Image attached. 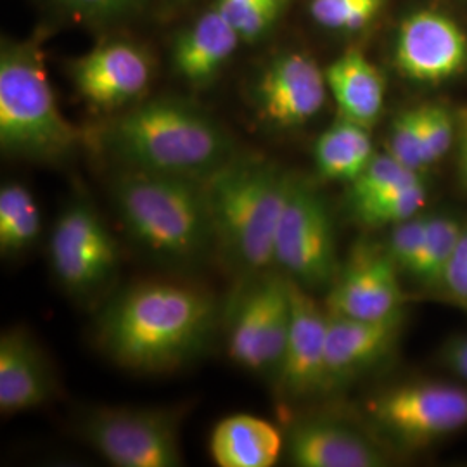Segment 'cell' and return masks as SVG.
I'll use <instances>...</instances> for the list:
<instances>
[{
	"label": "cell",
	"mask_w": 467,
	"mask_h": 467,
	"mask_svg": "<svg viewBox=\"0 0 467 467\" xmlns=\"http://www.w3.org/2000/svg\"><path fill=\"white\" fill-rule=\"evenodd\" d=\"M217 317V301L200 287L137 284L100 314L98 343L121 368L165 372L191 362L208 347Z\"/></svg>",
	"instance_id": "1"
},
{
	"label": "cell",
	"mask_w": 467,
	"mask_h": 467,
	"mask_svg": "<svg viewBox=\"0 0 467 467\" xmlns=\"http://www.w3.org/2000/svg\"><path fill=\"white\" fill-rule=\"evenodd\" d=\"M102 144L135 170L206 181L235 158V146L213 118L177 99L146 100L111 119Z\"/></svg>",
	"instance_id": "2"
},
{
	"label": "cell",
	"mask_w": 467,
	"mask_h": 467,
	"mask_svg": "<svg viewBox=\"0 0 467 467\" xmlns=\"http://www.w3.org/2000/svg\"><path fill=\"white\" fill-rule=\"evenodd\" d=\"M293 173L260 158L235 156L204 181L215 246L243 279L275 267V235Z\"/></svg>",
	"instance_id": "3"
},
{
	"label": "cell",
	"mask_w": 467,
	"mask_h": 467,
	"mask_svg": "<svg viewBox=\"0 0 467 467\" xmlns=\"http://www.w3.org/2000/svg\"><path fill=\"white\" fill-rule=\"evenodd\" d=\"M111 200L129 235L163 264L192 267L217 250L204 181L127 168Z\"/></svg>",
	"instance_id": "4"
},
{
	"label": "cell",
	"mask_w": 467,
	"mask_h": 467,
	"mask_svg": "<svg viewBox=\"0 0 467 467\" xmlns=\"http://www.w3.org/2000/svg\"><path fill=\"white\" fill-rule=\"evenodd\" d=\"M78 130L61 115L36 40L0 52V146L36 161H57L77 148Z\"/></svg>",
	"instance_id": "5"
},
{
	"label": "cell",
	"mask_w": 467,
	"mask_h": 467,
	"mask_svg": "<svg viewBox=\"0 0 467 467\" xmlns=\"http://www.w3.org/2000/svg\"><path fill=\"white\" fill-rule=\"evenodd\" d=\"M366 410L391 441L420 451L467 428V389L438 381L397 384L372 397Z\"/></svg>",
	"instance_id": "6"
},
{
	"label": "cell",
	"mask_w": 467,
	"mask_h": 467,
	"mask_svg": "<svg viewBox=\"0 0 467 467\" xmlns=\"http://www.w3.org/2000/svg\"><path fill=\"white\" fill-rule=\"evenodd\" d=\"M274 254L275 267L308 291L331 285L341 267L327 201L296 175L279 222Z\"/></svg>",
	"instance_id": "7"
},
{
	"label": "cell",
	"mask_w": 467,
	"mask_h": 467,
	"mask_svg": "<svg viewBox=\"0 0 467 467\" xmlns=\"http://www.w3.org/2000/svg\"><path fill=\"white\" fill-rule=\"evenodd\" d=\"M179 420L163 409H98L82 420L88 445L117 467L182 466Z\"/></svg>",
	"instance_id": "8"
},
{
	"label": "cell",
	"mask_w": 467,
	"mask_h": 467,
	"mask_svg": "<svg viewBox=\"0 0 467 467\" xmlns=\"http://www.w3.org/2000/svg\"><path fill=\"white\" fill-rule=\"evenodd\" d=\"M50 267L77 298H92L117 275L119 250L98 210L73 200L56 220L49 244Z\"/></svg>",
	"instance_id": "9"
},
{
	"label": "cell",
	"mask_w": 467,
	"mask_h": 467,
	"mask_svg": "<svg viewBox=\"0 0 467 467\" xmlns=\"http://www.w3.org/2000/svg\"><path fill=\"white\" fill-rule=\"evenodd\" d=\"M291 324L289 279L270 270L254 279L234 310L227 350L239 368L275 378Z\"/></svg>",
	"instance_id": "10"
},
{
	"label": "cell",
	"mask_w": 467,
	"mask_h": 467,
	"mask_svg": "<svg viewBox=\"0 0 467 467\" xmlns=\"http://www.w3.org/2000/svg\"><path fill=\"white\" fill-rule=\"evenodd\" d=\"M395 67L418 84H441L467 67V34L445 13L419 9L400 23Z\"/></svg>",
	"instance_id": "11"
},
{
	"label": "cell",
	"mask_w": 467,
	"mask_h": 467,
	"mask_svg": "<svg viewBox=\"0 0 467 467\" xmlns=\"http://www.w3.org/2000/svg\"><path fill=\"white\" fill-rule=\"evenodd\" d=\"M326 71L305 52H283L258 77L253 100L258 115L277 129H295L317 117L327 99Z\"/></svg>",
	"instance_id": "12"
},
{
	"label": "cell",
	"mask_w": 467,
	"mask_h": 467,
	"mask_svg": "<svg viewBox=\"0 0 467 467\" xmlns=\"http://www.w3.org/2000/svg\"><path fill=\"white\" fill-rule=\"evenodd\" d=\"M400 270L386 248L358 244L329 285L327 312L351 318H384L403 310Z\"/></svg>",
	"instance_id": "13"
},
{
	"label": "cell",
	"mask_w": 467,
	"mask_h": 467,
	"mask_svg": "<svg viewBox=\"0 0 467 467\" xmlns=\"http://www.w3.org/2000/svg\"><path fill=\"white\" fill-rule=\"evenodd\" d=\"M289 295L291 324L274 379L285 397L306 399L331 388L327 374L329 314L318 306L308 289L293 279H289Z\"/></svg>",
	"instance_id": "14"
},
{
	"label": "cell",
	"mask_w": 467,
	"mask_h": 467,
	"mask_svg": "<svg viewBox=\"0 0 467 467\" xmlns=\"http://www.w3.org/2000/svg\"><path fill=\"white\" fill-rule=\"evenodd\" d=\"M75 88L90 106L117 109L139 99L150 87V56L125 40L104 42L69 67Z\"/></svg>",
	"instance_id": "15"
},
{
	"label": "cell",
	"mask_w": 467,
	"mask_h": 467,
	"mask_svg": "<svg viewBox=\"0 0 467 467\" xmlns=\"http://www.w3.org/2000/svg\"><path fill=\"white\" fill-rule=\"evenodd\" d=\"M284 445L295 466H386V455L370 438L348 424L329 419L296 422Z\"/></svg>",
	"instance_id": "16"
},
{
	"label": "cell",
	"mask_w": 467,
	"mask_h": 467,
	"mask_svg": "<svg viewBox=\"0 0 467 467\" xmlns=\"http://www.w3.org/2000/svg\"><path fill=\"white\" fill-rule=\"evenodd\" d=\"M403 320V310L372 320L329 314L327 374L331 388L381 362L395 348Z\"/></svg>",
	"instance_id": "17"
},
{
	"label": "cell",
	"mask_w": 467,
	"mask_h": 467,
	"mask_svg": "<svg viewBox=\"0 0 467 467\" xmlns=\"http://www.w3.org/2000/svg\"><path fill=\"white\" fill-rule=\"evenodd\" d=\"M54 393V379L44 353L21 327L0 337V410L16 414L42 407Z\"/></svg>",
	"instance_id": "18"
},
{
	"label": "cell",
	"mask_w": 467,
	"mask_h": 467,
	"mask_svg": "<svg viewBox=\"0 0 467 467\" xmlns=\"http://www.w3.org/2000/svg\"><path fill=\"white\" fill-rule=\"evenodd\" d=\"M241 36L233 23L212 5L189 28L177 35L171 67L189 84H210L229 63Z\"/></svg>",
	"instance_id": "19"
},
{
	"label": "cell",
	"mask_w": 467,
	"mask_h": 467,
	"mask_svg": "<svg viewBox=\"0 0 467 467\" xmlns=\"http://www.w3.org/2000/svg\"><path fill=\"white\" fill-rule=\"evenodd\" d=\"M329 94L341 118L372 129L381 117L386 96L381 71L358 49H348L326 67Z\"/></svg>",
	"instance_id": "20"
},
{
	"label": "cell",
	"mask_w": 467,
	"mask_h": 467,
	"mask_svg": "<svg viewBox=\"0 0 467 467\" xmlns=\"http://www.w3.org/2000/svg\"><path fill=\"white\" fill-rule=\"evenodd\" d=\"M281 431L265 419L237 414L220 420L212 433L210 451L220 467H270L283 451Z\"/></svg>",
	"instance_id": "21"
},
{
	"label": "cell",
	"mask_w": 467,
	"mask_h": 467,
	"mask_svg": "<svg viewBox=\"0 0 467 467\" xmlns=\"http://www.w3.org/2000/svg\"><path fill=\"white\" fill-rule=\"evenodd\" d=\"M376 150L370 137V129L339 118L318 135L314 160L318 175L326 181L351 184L368 167Z\"/></svg>",
	"instance_id": "22"
},
{
	"label": "cell",
	"mask_w": 467,
	"mask_h": 467,
	"mask_svg": "<svg viewBox=\"0 0 467 467\" xmlns=\"http://www.w3.org/2000/svg\"><path fill=\"white\" fill-rule=\"evenodd\" d=\"M42 231L40 210L23 184L5 182L0 189V251L5 256L28 250Z\"/></svg>",
	"instance_id": "23"
},
{
	"label": "cell",
	"mask_w": 467,
	"mask_h": 467,
	"mask_svg": "<svg viewBox=\"0 0 467 467\" xmlns=\"http://www.w3.org/2000/svg\"><path fill=\"white\" fill-rule=\"evenodd\" d=\"M464 227L457 218L430 215L418 264L410 277L428 289H441Z\"/></svg>",
	"instance_id": "24"
},
{
	"label": "cell",
	"mask_w": 467,
	"mask_h": 467,
	"mask_svg": "<svg viewBox=\"0 0 467 467\" xmlns=\"http://www.w3.org/2000/svg\"><path fill=\"white\" fill-rule=\"evenodd\" d=\"M428 201V189L419 179L370 200L350 206L353 217L368 227H393L416 217Z\"/></svg>",
	"instance_id": "25"
},
{
	"label": "cell",
	"mask_w": 467,
	"mask_h": 467,
	"mask_svg": "<svg viewBox=\"0 0 467 467\" xmlns=\"http://www.w3.org/2000/svg\"><path fill=\"white\" fill-rule=\"evenodd\" d=\"M289 0H215V7L227 17L243 42H258L275 26Z\"/></svg>",
	"instance_id": "26"
},
{
	"label": "cell",
	"mask_w": 467,
	"mask_h": 467,
	"mask_svg": "<svg viewBox=\"0 0 467 467\" xmlns=\"http://www.w3.org/2000/svg\"><path fill=\"white\" fill-rule=\"evenodd\" d=\"M419 179H422L419 171L401 165L391 154L376 152L364 171L348 184V204H358Z\"/></svg>",
	"instance_id": "27"
},
{
	"label": "cell",
	"mask_w": 467,
	"mask_h": 467,
	"mask_svg": "<svg viewBox=\"0 0 467 467\" xmlns=\"http://www.w3.org/2000/svg\"><path fill=\"white\" fill-rule=\"evenodd\" d=\"M386 0H310V16L318 26L353 34L368 28L379 16Z\"/></svg>",
	"instance_id": "28"
},
{
	"label": "cell",
	"mask_w": 467,
	"mask_h": 467,
	"mask_svg": "<svg viewBox=\"0 0 467 467\" xmlns=\"http://www.w3.org/2000/svg\"><path fill=\"white\" fill-rule=\"evenodd\" d=\"M386 152L401 165L419 173L426 168L422 152V104L409 108L393 118L386 140Z\"/></svg>",
	"instance_id": "29"
},
{
	"label": "cell",
	"mask_w": 467,
	"mask_h": 467,
	"mask_svg": "<svg viewBox=\"0 0 467 467\" xmlns=\"http://www.w3.org/2000/svg\"><path fill=\"white\" fill-rule=\"evenodd\" d=\"M457 140V115L443 104H422V152L426 168L441 161Z\"/></svg>",
	"instance_id": "30"
},
{
	"label": "cell",
	"mask_w": 467,
	"mask_h": 467,
	"mask_svg": "<svg viewBox=\"0 0 467 467\" xmlns=\"http://www.w3.org/2000/svg\"><path fill=\"white\" fill-rule=\"evenodd\" d=\"M428 218L430 215L419 213L416 217L409 218L391 227L389 239L384 248L389 253L401 274L412 275L414 272L428 227Z\"/></svg>",
	"instance_id": "31"
},
{
	"label": "cell",
	"mask_w": 467,
	"mask_h": 467,
	"mask_svg": "<svg viewBox=\"0 0 467 467\" xmlns=\"http://www.w3.org/2000/svg\"><path fill=\"white\" fill-rule=\"evenodd\" d=\"M75 16L92 19V21H108L125 16L134 11L140 0H57Z\"/></svg>",
	"instance_id": "32"
},
{
	"label": "cell",
	"mask_w": 467,
	"mask_h": 467,
	"mask_svg": "<svg viewBox=\"0 0 467 467\" xmlns=\"http://www.w3.org/2000/svg\"><path fill=\"white\" fill-rule=\"evenodd\" d=\"M441 289L451 296L453 303L467 310V225L453 253L451 265L447 268Z\"/></svg>",
	"instance_id": "33"
},
{
	"label": "cell",
	"mask_w": 467,
	"mask_h": 467,
	"mask_svg": "<svg viewBox=\"0 0 467 467\" xmlns=\"http://www.w3.org/2000/svg\"><path fill=\"white\" fill-rule=\"evenodd\" d=\"M441 362L447 368L467 383V336L451 337L440 351Z\"/></svg>",
	"instance_id": "34"
},
{
	"label": "cell",
	"mask_w": 467,
	"mask_h": 467,
	"mask_svg": "<svg viewBox=\"0 0 467 467\" xmlns=\"http://www.w3.org/2000/svg\"><path fill=\"white\" fill-rule=\"evenodd\" d=\"M457 144H459V170L462 182L467 185V106L457 113Z\"/></svg>",
	"instance_id": "35"
}]
</instances>
